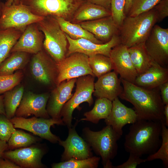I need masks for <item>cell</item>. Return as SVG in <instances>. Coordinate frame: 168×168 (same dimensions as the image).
Segmentation results:
<instances>
[{
    "mask_svg": "<svg viewBox=\"0 0 168 168\" xmlns=\"http://www.w3.org/2000/svg\"><path fill=\"white\" fill-rule=\"evenodd\" d=\"M37 23L44 36V49L56 63L61 62L67 57L68 49L65 33L54 16L44 17Z\"/></svg>",
    "mask_w": 168,
    "mask_h": 168,
    "instance_id": "cell-5",
    "label": "cell"
},
{
    "mask_svg": "<svg viewBox=\"0 0 168 168\" xmlns=\"http://www.w3.org/2000/svg\"><path fill=\"white\" fill-rule=\"evenodd\" d=\"M130 57L138 74L146 72L154 61L148 54L144 42L140 43L128 48Z\"/></svg>",
    "mask_w": 168,
    "mask_h": 168,
    "instance_id": "cell-25",
    "label": "cell"
},
{
    "mask_svg": "<svg viewBox=\"0 0 168 168\" xmlns=\"http://www.w3.org/2000/svg\"><path fill=\"white\" fill-rule=\"evenodd\" d=\"M57 65V86L64 80L88 75L94 76L89 64L88 56L82 53H72Z\"/></svg>",
    "mask_w": 168,
    "mask_h": 168,
    "instance_id": "cell-11",
    "label": "cell"
},
{
    "mask_svg": "<svg viewBox=\"0 0 168 168\" xmlns=\"http://www.w3.org/2000/svg\"><path fill=\"white\" fill-rule=\"evenodd\" d=\"M144 44L153 61L162 67L168 68V29L155 24L145 41Z\"/></svg>",
    "mask_w": 168,
    "mask_h": 168,
    "instance_id": "cell-12",
    "label": "cell"
},
{
    "mask_svg": "<svg viewBox=\"0 0 168 168\" xmlns=\"http://www.w3.org/2000/svg\"><path fill=\"white\" fill-rule=\"evenodd\" d=\"M157 22V16L154 8L136 16H126L119 28L118 35L121 44L129 48L144 42Z\"/></svg>",
    "mask_w": 168,
    "mask_h": 168,
    "instance_id": "cell-3",
    "label": "cell"
},
{
    "mask_svg": "<svg viewBox=\"0 0 168 168\" xmlns=\"http://www.w3.org/2000/svg\"><path fill=\"white\" fill-rule=\"evenodd\" d=\"M111 15L110 10L86 1L76 11L71 22L79 24Z\"/></svg>",
    "mask_w": 168,
    "mask_h": 168,
    "instance_id": "cell-24",
    "label": "cell"
},
{
    "mask_svg": "<svg viewBox=\"0 0 168 168\" xmlns=\"http://www.w3.org/2000/svg\"><path fill=\"white\" fill-rule=\"evenodd\" d=\"M88 62L94 76L98 78L114 69L110 57L102 54L89 56Z\"/></svg>",
    "mask_w": 168,
    "mask_h": 168,
    "instance_id": "cell-31",
    "label": "cell"
},
{
    "mask_svg": "<svg viewBox=\"0 0 168 168\" xmlns=\"http://www.w3.org/2000/svg\"><path fill=\"white\" fill-rule=\"evenodd\" d=\"M159 88L163 104L164 105L168 104V82L161 85Z\"/></svg>",
    "mask_w": 168,
    "mask_h": 168,
    "instance_id": "cell-41",
    "label": "cell"
},
{
    "mask_svg": "<svg viewBox=\"0 0 168 168\" xmlns=\"http://www.w3.org/2000/svg\"><path fill=\"white\" fill-rule=\"evenodd\" d=\"M164 114L165 119V124L167 127L168 126V104L164 105Z\"/></svg>",
    "mask_w": 168,
    "mask_h": 168,
    "instance_id": "cell-45",
    "label": "cell"
},
{
    "mask_svg": "<svg viewBox=\"0 0 168 168\" xmlns=\"http://www.w3.org/2000/svg\"><path fill=\"white\" fill-rule=\"evenodd\" d=\"M160 0H132L127 16H134L152 9Z\"/></svg>",
    "mask_w": 168,
    "mask_h": 168,
    "instance_id": "cell-35",
    "label": "cell"
},
{
    "mask_svg": "<svg viewBox=\"0 0 168 168\" xmlns=\"http://www.w3.org/2000/svg\"><path fill=\"white\" fill-rule=\"evenodd\" d=\"M79 24L103 43L110 41L114 35H118L119 28L115 24L111 15Z\"/></svg>",
    "mask_w": 168,
    "mask_h": 168,
    "instance_id": "cell-22",
    "label": "cell"
},
{
    "mask_svg": "<svg viewBox=\"0 0 168 168\" xmlns=\"http://www.w3.org/2000/svg\"><path fill=\"white\" fill-rule=\"evenodd\" d=\"M10 120L15 128L30 132L53 143L58 142L60 139L52 133L51 127L55 124H64L61 118L45 119L35 116L27 118L15 116Z\"/></svg>",
    "mask_w": 168,
    "mask_h": 168,
    "instance_id": "cell-9",
    "label": "cell"
},
{
    "mask_svg": "<svg viewBox=\"0 0 168 168\" xmlns=\"http://www.w3.org/2000/svg\"><path fill=\"white\" fill-rule=\"evenodd\" d=\"M2 2L0 0V17L2 14Z\"/></svg>",
    "mask_w": 168,
    "mask_h": 168,
    "instance_id": "cell-49",
    "label": "cell"
},
{
    "mask_svg": "<svg viewBox=\"0 0 168 168\" xmlns=\"http://www.w3.org/2000/svg\"><path fill=\"white\" fill-rule=\"evenodd\" d=\"M167 127L165 122L161 123V145L156 152L148 155L146 159V161L160 159L166 168L168 167V128Z\"/></svg>",
    "mask_w": 168,
    "mask_h": 168,
    "instance_id": "cell-33",
    "label": "cell"
},
{
    "mask_svg": "<svg viewBox=\"0 0 168 168\" xmlns=\"http://www.w3.org/2000/svg\"><path fill=\"white\" fill-rule=\"evenodd\" d=\"M132 0H126L124 9V12L127 16L130 9Z\"/></svg>",
    "mask_w": 168,
    "mask_h": 168,
    "instance_id": "cell-46",
    "label": "cell"
},
{
    "mask_svg": "<svg viewBox=\"0 0 168 168\" xmlns=\"http://www.w3.org/2000/svg\"><path fill=\"white\" fill-rule=\"evenodd\" d=\"M0 168H21L15 163L3 157L0 159Z\"/></svg>",
    "mask_w": 168,
    "mask_h": 168,
    "instance_id": "cell-42",
    "label": "cell"
},
{
    "mask_svg": "<svg viewBox=\"0 0 168 168\" xmlns=\"http://www.w3.org/2000/svg\"><path fill=\"white\" fill-rule=\"evenodd\" d=\"M16 130L10 120L0 114V140L7 142Z\"/></svg>",
    "mask_w": 168,
    "mask_h": 168,
    "instance_id": "cell-38",
    "label": "cell"
},
{
    "mask_svg": "<svg viewBox=\"0 0 168 168\" xmlns=\"http://www.w3.org/2000/svg\"><path fill=\"white\" fill-rule=\"evenodd\" d=\"M25 30L10 28L0 30V64L8 56Z\"/></svg>",
    "mask_w": 168,
    "mask_h": 168,
    "instance_id": "cell-27",
    "label": "cell"
},
{
    "mask_svg": "<svg viewBox=\"0 0 168 168\" xmlns=\"http://www.w3.org/2000/svg\"><path fill=\"white\" fill-rule=\"evenodd\" d=\"M146 161V159H142L137 155L130 153L127 161L120 165L113 166V168H135L138 165Z\"/></svg>",
    "mask_w": 168,
    "mask_h": 168,
    "instance_id": "cell-39",
    "label": "cell"
},
{
    "mask_svg": "<svg viewBox=\"0 0 168 168\" xmlns=\"http://www.w3.org/2000/svg\"><path fill=\"white\" fill-rule=\"evenodd\" d=\"M100 160V157L96 156L82 160L71 159L54 163L51 166L53 168H96Z\"/></svg>",
    "mask_w": 168,
    "mask_h": 168,
    "instance_id": "cell-34",
    "label": "cell"
},
{
    "mask_svg": "<svg viewBox=\"0 0 168 168\" xmlns=\"http://www.w3.org/2000/svg\"><path fill=\"white\" fill-rule=\"evenodd\" d=\"M167 82L168 68L153 61L146 72L137 77L134 84L146 89H152Z\"/></svg>",
    "mask_w": 168,
    "mask_h": 168,
    "instance_id": "cell-23",
    "label": "cell"
},
{
    "mask_svg": "<svg viewBox=\"0 0 168 168\" xmlns=\"http://www.w3.org/2000/svg\"><path fill=\"white\" fill-rule=\"evenodd\" d=\"M50 94H35L29 91L24 94L15 114L16 116L27 118L30 116L50 118L46 106Z\"/></svg>",
    "mask_w": 168,
    "mask_h": 168,
    "instance_id": "cell-13",
    "label": "cell"
},
{
    "mask_svg": "<svg viewBox=\"0 0 168 168\" xmlns=\"http://www.w3.org/2000/svg\"><path fill=\"white\" fill-rule=\"evenodd\" d=\"M114 71L110 72L98 78L94 83L93 95L97 98H105L111 101L123 92L120 78Z\"/></svg>",
    "mask_w": 168,
    "mask_h": 168,
    "instance_id": "cell-21",
    "label": "cell"
},
{
    "mask_svg": "<svg viewBox=\"0 0 168 168\" xmlns=\"http://www.w3.org/2000/svg\"><path fill=\"white\" fill-rule=\"evenodd\" d=\"M112 106V101L105 98H97L94 105L90 111L84 114L85 118L80 121H87L97 124L101 119H105L110 114Z\"/></svg>",
    "mask_w": 168,
    "mask_h": 168,
    "instance_id": "cell-29",
    "label": "cell"
},
{
    "mask_svg": "<svg viewBox=\"0 0 168 168\" xmlns=\"http://www.w3.org/2000/svg\"><path fill=\"white\" fill-rule=\"evenodd\" d=\"M157 16V22L168 16V0H160L154 7Z\"/></svg>",
    "mask_w": 168,
    "mask_h": 168,
    "instance_id": "cell-40",
    "label": "cell"
},
{
    "mask_svg": "<svg viewBox=\"0 0 168 168\" xmlns=\"http://www.w3.org/2000/svg\"><path fill=\"white\" fill-rule=\"evenodd\" d=\"M39 138L20 130H16L12 134L7 142L11 150L30 146L39 141Z\"/></svg>",
    "mask_w": 168,
    "mask_h": 168,
    "instance_id": "cell-32",
    "label": "cell"
},
{
    "mask_svg": "<svg viewBox=\"0 0 168 168\" xmlns=\"http://www.w3.org/2000/svg\"><path fill=\"white\" fill-rule=\"evenodd\" d=\"M78 122L77 120L73 127L68 128V135L66 140L60 139L58 142L64 148L61 156L62 161L71 159H84L92 156L90 146L76 131L75 127Z\"/></svg>",
    "mask_w": 168,
    "mask_h": 168,
    "instance_id": "cell-15",
    "label": "cell"
},
{
    "mask_svg": "<svg viewBox=\"0 0 168 168\" xmlns=\"http://www.w3.org/2000/svg\"><path fill=\"white\" fill-rule=\"evenodd\" d=\"M22 85L17 86L12 89L4 93L3 103L6 116L10 119L15 115L24 92Z\"/></svg>",
    "mask_w": 168,
    "mask_h": 168,
    "instance_id": "cell-30",
    "label": "cell"
},
{
    "mask_svg": "<svg viewBox=\"0 0 168 168\" xmlns=\"http://www.w3.org/2000/svg\"><path fill=\"white\" fill-rule=\"evenodd\" d=\"M120 78L123 90L119 97L133 105L138 119L165 122L164 105L159 87L146 89Z\"/></svg>",
    "mask_w": 168,
    "mask_h": 168,
    "instance_id": "cell-1",
    "label": "cell"
},
{
    "mask_svg": "<svg viewBox=\"0 0 168 168\" xmlns=\"http://www.w3.org/2000/svg\"><path fill=\"white\" fill-rule=\"evenodd\" d=\"M31 72L34 78L46 86H57L58 71L57 63L43 49L34 54L30 63Z\"/></svg>",
    "mask_w": 168,
    "mask_h": 168,
    "instance_id": "cell-10",
    "label": "cell"
},
{
    "mask_svg": "<svg viewBox=\"0 0 168 168\" xmlns=\"http://www.w3.org/2000/svg\"><path fill=\"white\" fill-rule=\"evenodd\" d=\"M3 95H0V114L6 115L3 103Z\"/></svg>",
    "mask_w": 168,
    "mask_h": 168,
    "instance_id": "cell-47",
    "label": "cell"
},
{
    "mask_svg": "<svg viewBox=\"0 0 168 168\" xmlns=\"http://www.w3.org/2000/svg\"><path fill=\"white\" fill-rule=\"evenodd\" d=\"M161 123L138 119L132 124L125 136L124 145L126 151L141 157L156 152L161 142Z\"/></svg>",
    "mask_w": 168,
    "mask_h": 168,
    "instance_id": "cell-2",
    "label": "cell"
},
{
    "mask_svg": "<svg viewBox=\"0 0 168 168\" xmlns=\"http://www.w3.org/2000/svg\"><path fill=\"white\" fill-rule=\"evenodd\" d=\"M77 79L74 78L63 81L52 91L46 106L48 113L51 118H61V111L64 104L73 94L72 91Z\"/></svg>",
    "mask_w": 168,
    "mask_h": 168,
    "instance_id": "cell-18",
    "label": "cell"
},
{
    "mask_svg": "<svg viewBox=\"0 0 168 168\" xmlns=\"http://www.w3.org/2000/svg\"><path fill=\"white\" fill-rule=\"evenodd\" d=\"M95 77L88 75L77 78L75 91L64 104L60 115L64 124L69 128L72 126V114L74 110L82 103L87 102L89 106L93 103L92 94L94 90Z\"/></svg>",
    "mask_w": 168,
    "mask_h": 168,
    "instance_id": "cell-7",
    "label": "cell"
},
{
    "mask_svg": "<svg viewBox=\"0 0 168 168\" xmlns=\"http://www.w3.org/2000/svg\"><path fill=\"white\" fill-rule=\"evenodd\" d=\"M126 0H112L110 10L111 16L116 25L119 28L126 16L124 9Z\"/></svg>",
    "mask_w": 168,
    "mask_h": 168,
    "instance_id": "cell-37",
    "label": "cell"
},
{
    "mask_svg": "<svg viewBox=\"0 0 168 168\" xmlns=\"http://www.w3.org/2000/svg\"><path fill=\"white\" fill-rule=\"evenodd\" d=\"M114 71L120 78L134 83L138 74L131 60L128 48L121 43L111 49L110 55Z\"/></svg>",
    "mask_w": 168,
    "mask_h": 168,
    "instance_id": "cell-17",
    "label": "cell"
},
{
    "mask_svg": "<svg viewBox=\"0 0 168 168\" xmlns=\"http://www.w3.org/2000/svg\"><path fill=\"white\" fill-rule=\"evenodd\" d=\"M91 3L101 6L107 9L110 10L111 3L112 0H86Z\"/></svg>",
    "mask_w": 168,
    "mask_h": 168,
    "instance_id": "cell-43",
    "label": "cell"
},
{
    "mask_svg": "<svg viewBox=\"0 0 168 168\" xmlns=\"http://www.w3.org/2000/svg\"><path fill=\"white\" fill-rule=\"evenodd\" d=\"M20 71L11 75L0 76V94L4 93L18 85L23 77Z\"/></svg>",
    "mask_w": 168,
    "mask_h": 168,
    "instance_id": "cell-36",
    "label": "cell"
},
{
    "mask_svg": "<svg viewBox=\"0 0 168 168\" xmlns=\"http://www.w3.org/2000/svg\"><path fill=\"white\" fill-rule=\"evenodd\" d=\"M29 54L20 52L11 53L0 64V76L12 74L23 68L29 62Z\"/></svg>",
    "mask_w": 168,
    "mask_h": 168,
    "instance_id": "cell-28",
    "label": "cell"
},
{
    "mask_svg": "<svg viewBox=\"0 0 168 168\" xmlns=\"http://www.w3.org/2000/svg\"><path fill=\"white\" fill-rule=\"evenodd\" d=\"M54 16L62 30L71 39L77 40L83 38L96 44H103L92 34L82 28L79 24L72 23L60 17Z\"/></svg>",
    "mask_w": 168,
    "mask_h": 168,
    "instance_id": "cell-26",
    "label": "cell"
},
{
    "mask_svg": "<svg viewBox=\"0 0 168 168\" xmlns=\"http://www.w3.org/2000/svg\"><path fill=\"white\" fill-rule=\"evenodd\" d=\"M20 0H7L4 3L5 5L9 6L12 4H18L20 3Z\"/></svg>",
    "mask_w": 168,
    "mask_h": 168,
    "instance_id": "cell-48",
    "label": "cell"
},
{
    "mask_svg": "<svg viewBox=\"0 0 168 168\" xmlns=\"http://www.w3.org/2000/svg\"><path fill=\"white\" fill-rule=\"evenodd\" d=\"M86 0H20L34 14L58 16L71 22L78 8Z\"/></svg>",
    "mask_w": 168,
    "mask_h": 168,
    "instance_id": "cell-6",
    "label": "cell"
},
{
    "mask_svg": "<svg viewBox=\"0 0 168 168\" xmlns=\"http://www.w3.org/2000/svg\"><path fill=\"white\" fill-rule=\"evenodd\" d=\"M137 120V116L134 110L125 105L117 97L112 101L111 111L105 119V122L106 125L111 126L121 136L124 126L128 124H132Z\"/></svg>",
    "mask_w": 168,
    "mask_h": 168,
    "instance_id": "cell-20",
    "label": "cell"
},
{
    "mask_svg": "<svg viewBox=\"0 0 168 168\" xmlns=\"http://www.w3.org/2000/svg\"><path fill=\"white\" fill-rule=\"evenodd\" d=\"M6 151L2 157L11 161L21 168H42L45 166L42 159L45 153V150L37 145Z\"/></svg>",
    "mask_w": 168,
    "mask_h": 168,
    "instance_id": "cell-16",
    "label": "cell"
},
{
    "mask_svg": "<svg viewBox=\"0 0 168 168\" xmlns=\"http://www.w3.org/2000/svg\"><path fill=\"white\" fill-rule=\"evenodd\" d=\"M44 39V34L37 23L30 24L26 27L11 53L20 52L35 54L43 49Z\"/></svg>",
    "mask_w": 168,
    "mask_h": 168,
    "instance_id": "cell-19",
    "label": "cell"
},
{
    "mask_svg": "<svg viewBox=\"0 0 168 168\" xmlns=\"http://www.w3.org/2000/svg\"><path fill=\"white\" fill-rule=\"evenodd\" d=\"M82 131L85 140L101 158L104 167L113 168L111 160L117 154V141L121 136L108 125L98 131H92L88 127L84 128Z\"/></svg>",
    "mask_w": 168,
    "mask_h": 168,
    "instance_id": "cell-4",
    "label": "cell"
},
{
    "mask_svg": "<svg viewBox=\"0 0 168 168\" xmlns=\"http://www.w3.org/2000/svg\"><path fill=\"white\" fill-rule=\"evenodd\" d=\"M8 149L7 142L0 140V159L2 157L4 152Z\"/></svg>",
    "mask_w": 168,
    "mask_h": 168,
    "instance_id": "cell-44",
    "label": "cell"
},
{
    "mask_svg": "<svg viewBox=\"0 0 168 168\" xmlns=\"http://www.w3.org/2000/svg\"><path fill=\"white\" fill-rule=\"evenodd\" d=\"M65 34L68 42L67 57L72 53L78 52L88 56L101 54L109 57L112 49L121 43L118 35H114L111 40L107 43L98 44L85 39H72Z\"/></svg>",
    "mask_w": 168,
    "mask_h": 168,
    "instance_id": "cell-14",
    "label": "cell"
},
{
    "mask_svg": "<svg viewBox=\"0 0 168 168\" xmlns=\"http://www.w3.org/2000/svg\"><path fill=\"white\" fill-rule=\"evenodd\" d=\"M44 17L34 14L21 3L7 6L2 2L0 30L10 28L25 29L29 25L37 23Z\"/></svg>",
    "mask_w": 168,
    "mask_h": 168,
    "instance_id": "cell-8",
    "label": "cell"
}]
</instances>
